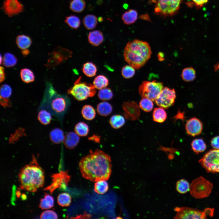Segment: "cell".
<instances>
[{"label": "cell", "instance_id": "4fadbf2b", "mask_svg": "<svg viewBox=\"0 0 219 219\" xmlns=\"http://www.w3.org/2000/svg\"><path fill=\"white\" fill-rule=\"evenodd\" d=\"M2 9L9 17L19 14L24 10L23 5L18 0H5Z\"/></svg>", "mask_w": 219, "mask_h": 219}, {"label": "cell", "instance_id": "f546056e", "mask_svg": "<svg viewBox=\"0 0 219 219\" xmlns=\"http://www.w3.org/2000/svg\"><path fill=\"white\" fill-rule=\"evenodd\" d=\"M85 7V2L84 0H72L69 6L71 10L77 13L82 12Z\"/></svg>", "mask_w": 219, "mask_h": 219}, {"label": "cell", "instance_id": "ac0fdd59", "mask_svg": "<svg viewBox=\"0 0 219 219\" xmlns=\"http://www.w3.org/2000/svg\"><path fill=\"white\" fill-rule=\"evenodd\" d=\"M88 38L89 42L95 46H98L101 44L104 39L102 33L98 30H95L89 32Z\"/></svg>", "mask_w": 219, "mask_h": 219}, {"label": "cell", "instance_id": "ba28073f", "mask_svg": "<svg viewBox=\"0 0 219 219\" xmlns=\"http://www.w3.org/2000/svg\"><path fill=\"white\" fill-rule=\"evenodd\" d=\"M163 88L162 82L156 80L144 81L139 87V93L143 98L149 99L155 101Z\"/></svg>", "mask_w": 219, "mask_h": 219}, {"label": "cell", "instance_id": "7c38bea8", "mask_svg": "<svg viewBox=\"0 0 219 219\" xmlns=\"http://www.w3.org/2000/svg\"><path fill=\"white\" fill-rule=\"evenodd\" d=\"M51 177L52 183L44 189L45 190L49 191L51 194L57 188L65 189L71 179V176L68 174L67 171H61L59 173L52 174Z\"/></svg>", "mask_w": 219, "mask_h": 219}, {"label": "cell", "instance_id": "d6986e66", "mask_svg": "<svg viewBox=\"0 0 219 219\" xmlns=\"http://www.w3.org/2000/svg\"><path fill=\"white\" fill-rule=\"evenodd\" d=\"M137 16V13L136 10L130 9L123 13L121 19L125 24L129 25L133 23L136 21Z\"/></svg>", "mask_w": 219, "mask_h": 219}, {"label": "cell", "instance_id": "8992f818", "mask_svg": "<svg viewBox=\"0 0 219 219\" xmlns=\"http://www.w3.org/2000/svg\"><path fill=\"white\" fill-rule=\"evenodd\" d=\"M213 187L212 184L202 176L193 181L190 187L191 195L197 199L208 197Z\"/></svg>", "mask_w": 219, "mask_h": 219}, {"label": "cell", "instance_id": "c3c4849f", "mask_svg": "<svg viewBox=\"0 0 219 219\" xmlns=\"http://www.w3.org/2000/svg\"><path fill=\"white\" fill-rule=\"evenodd\" d=\"M0 82H2L4 81L5 78V73L4 68L2 66L0 68Z\"/></svg>", "mask_w": 219, "mask_h": 219}, {"label": "cell", "instance_id": "484cf974", "mask_svg": "<svg viewBox=\"0 0 219 219\" xmlns=\"http://www.w3.org/2000/svg\"><path fill=\"white\" fill-rule=\"evenodd\" d=\"M82 70L84 74L89 77L95 76L97 71L96 66L92 62H87L84 64Z\"/></svg>", "mask_w": 219, "mask_h": 219}, {"label": "cell", "instance_id": "7a4b0ae2", "mask_svg": "<svg viewBox=\"0 0 219 219\" xmlns=\"http://www.w3.org/2000/svg\"><path fill=\"white\" fill-rule=\"evenodd\" d=\"M46 88L39 109L47 110L62 123L70 105V100L67 96L58 94L50 83H47Z\"/></svg>", "mask_w": 219, "mask_h": 219}, {"label": "cell", "instance_id": "5b68a950", "mask_svg": "<svg viewBox=\"0 0 219 219\" xmlns=\"http://www.w3.org/2000/svg\"><path fill=\"white\" fill-rule=\"evenodd\" d=\"M82 77L79 76L74 83V85L68 90V93L72 96L78 101L87 99L92 97L96 92L94 86L91 84L82 81Z\"/></svg>", "mask_w": 219, "mask_h": 219}, {"label": "cell", "instance_id": "83f0119b", "mask_svg": "<svg viewBox=\"0 0 219 219\" xmlns=\"http://www.w3.org/2000/svg\"><path fill=\"white\" fill-rule=\"evenodd\" d=\"M125 119L122 115L116 114L113 115L109 120V123L114 129H117L122 127L125 124Z\"/></svg>", "mask_w": 219, "mask_h": 219}, {"label": "cell", "instance_id": "f6af8a7d", "mask_svg": "<svg viewBox=\"0 0 219 219\" xmlns=\"http://www.w3.org/2000/svg\"><path fill=\"white\" fill-rule=\"evenodd\" d=\"M209 0H188L186 2L187 6L190 7H195L200 9L208 2Z\"/></svg>", "mask_w": 219, "mask_h": 219}, {"label": "cell", "instance_id": "5bb4252c", "mask_svg": "<svg viewBox=\"0 0 219 219\" xmlns=\"http://www.w3.org/2000/svg\"><path fill=\"white\" fill-rule=\"evenodd\" d=\"M122 107L126 119L131 120L138 119L140 108L137 102L133 101L124 102Z\"/></svg>", "mask_w": 219, "mask_h": 219}, {"label": "cell", "instance_id": "d590c367", "mask_svg": "<svg viewBox=\"0 0 219 219\" xmlns=\"http://www.w3.org/2000/svg\"><path fill=\"white\" fill-rule=\"evenodd\" d=\"M64 22L70 27L74 29H77L81 24L79 18L75 15H71L66 17Z\"/></svg>", "mask_w": 219, "mask_h": 219}, {"label": "cell", "instance_id": "8d00e7d4", "mask_svg": "<svg viewBox=\"0 0 219 219\" xmlns=\"http://www.w3.org/2000/svg\"><path fill=\"white\" fill-rule=\"evenodd\" d=\"M37 117L39 121L44 125L49 124L52 119L51 113L44 109L40 110L38 113Z\"/></svg>", "mask_w": 219, "mask_h": 219}, {"label": "cell", "instance_id": "e0dca14e", "mask_svg": "<svg viewBox=\"0 0 219 219\" xmlns=\"http://www.w3.org/2000/svg\"><path fill=\"white\" fill-rule=\"evenodd\" d=\"M80 141L78 135L75 133L70 132L66 134L63 141L64 144L68 148H74L78 144Z\"/></svg>", "mask_w": 219, "mask_h": 219}, {"label": "cell", "instance_id": "e575fe53", "mask_svg": "<svg viewBox=\"0 0 219 219\" xmlns=\"http://www.w3.org/2000/svg\"><path fill=\"white\" fill-rule=\"evenodd\" d=\"M58 204L62 207L69 206L71 202V197L70 195L66 193H63L60 194L57 197Z\"/></svg>", "mask_w": 219, "mask_h": 219}, {"label": "cell", "instance_id": "816d5d0a", "mask_svg": "<svg viewBox=\"0 0 219 219\" xmlns=\"http://www.w3.org/2000/svg\"><path fill=\"white\" fill-rule=\"evenodd\" d=\"M214 68L215 71H217L219 69V62L214 66Z\"/></svg>", "mask_w": 219, "mask_h": 219}, {"label": "cell", "instance_id": "f35d334b", "mask_svg": "<svg viewBox=\"0 0 219 219\" xmlns=\"http://www.w3.org/2000/svg\"><path fill=\"white\" fill-rule=\"evenodd\" d=\"M3 64L6 67H11L14 66L17 63V59L12 54L7 53L4 55Z\"/></svg>", "mask_w": 219, "mask_h": 219}, {"label": "cell", "instance_id": "2e32d148", "mask_svg": "<svg viewBox=\"0 0 219 219\" xmlns=\"http://www.w3.org/2000/svg\"><path fill=\"white\" fill-rule=\"evenodd\" d=\"M185 129L188 134L195 136L202 132L203 123L198 119L193 117L187 121L185 125Z\"/></svg>", "mask_w": 219, "mask_h": 219}, {"label": "cell", "instance_id": "277c9868", "mask_svg": "<svg viewBox=\"0 0 219 219\" xmlns=\"http://www.w3.org/2000/svg\"><path fill=\"white\" fill-rule=\"evenodd\" d=\"M151 51L149 43L137 39L129 42L124 50L125 61L135 69L143 66L151 57Z\"/></svg>", "mask_w": 219, "mask_h": 219}, {"label": "cell", "instance_id": "8fae6325", "mask_svg": "<svg viewBox=\"0 0 219 219\" xmlns=\"http://www.w3.org/2000/svg\"><path fill=\"white\" fill-rule=\"evenodd\" d=\"M176 98L175 89L166 87L163 88L155 101L158 106L167 109L174 104Z\"/></svg>", "mask_w": 219, "mask_h": 219}, {"label": "cell", "instance_id": "3957f363", "mask_svg": "<svg viewBox=\"0 0 219 219\" xmlns=\"http://www.w3.org/2000/svg\"><path fill=\"white\" fill-rule=\"evenodd\" d=\"M32 160L24 166L18 175L21 189L30 192H35L43 186L44 180V172L33 155Z\"/></svg>", "mask_w": 219, "mask_h": 219}, {"label": "cell", "instance_id": "ab89813d", "mask_svg": "<svg viewBox=\"0 0 219 219\" xmlns=\"http://www.w3.org/2000/svg\"><path fill=\"white\" fill-rule=\"evenodd\" d=\"M190 185L186 180L182 179L178 180L176 183V189L179 193H185L190 189Z\"/></svg>", "mask_w": 219, "mask_h": 219}, {"label": "cell", "instance_id": "ee69618b", "mask_svg": "<svg viewBox=\"0 0 219 219\" xmlns=\"http://www.w3.org/2000/svg\"><path fill=\"white\" fill-rule=\"evenodd\" d=\"M134 68L130 65H126L123 67L121 70V74L123 76L126 78H132L134 75Z\"/></svg>", "mask_w": 219, "mask_h": 219}, {"label": "cell", "instance_id": "d4e9b609", "mask_svg": "<svg viewBox=\"0 0 219 219\" xmlns=\"http://www.w3.org/2000/svg\"><path fill=\"white\" fill-rule=\"evenodd\" d=\"M54 203L53 197L50 195L45 193L44 198L40 200L39 207L42 210L48 209L52 207Z\"/></svg>", "mask_w": 219, "mask_h": 219}, {"label": "cell", "instance_id": "bcb514c9", "mask_svg": "<svg viewBox=\"0 0 219 219\" xmlns=\"http://www.w3.org/2000/svg\"><path fill=\"white\" fill-rule=\"evenodd\" d=\"M40 219H57V214L54 211L50 210H46L41 214Z\"/></svg>", "mask_w": 219, "mask_h": 219}, {"label": "cell", "instance_id": "ffe728a7", "mask_svg": "<svg viewBox=\"0 0 219 219\" xmlns=\"http://www.w3.org/2000/svg\"><path fill=\"white\" fill-rule=\"evenodd\" d=\"M64 136L63 131L59 128L52 130L50 133L51 141L56 144H60L64 141Z\"/></svg>", "mask_w": 219, "mask_h": 219}, {"label": "cell", "instance_id": "f5cc1de1", "mask_svg": "<svg viewBox=\"0 0 219 219\" xmlns=\"http://www.w3.org/2000/svg\"><path fill=\"white\" fill-rule=\"evenodd\" d=\"M98 20L99 22H102L103 20V19L102 17H99L98 18Z\"/></svg>", "mask_w": 219, "mask_h": 219}, {"label": "cell", "instance_id": "4316f807", "mask_svg": "<svg viewBox=\"0 0 219 219\" xmlns=\"http://www.w3.org/2000/svg\"><path fill=\"white\" fill-rule=\"evenodd\" d=\"M81 113L83 118L89 120L93 119L95 118L96 114L94 108L89 105H86L83 107Z\"/></svg>", "mask_w": 219, "mask_h": 219}, {"label": "cell", "instance_id": "52a82bcc", "mask_svg": "<svg viewBox=\"0 0 219 219\" xmlns=\"http://www.w3.org/2000/svg\"><path fill=\"white\" fill-rule=\"evenodd\" d=\"M177 212L175 219H206L208 216H213L214 209L207 208L202 211L197 209L188 207H176Z\"/></svg>", "mask_w": 219, "mask_h": 219}, {"label": "cell", "instance_id": "1f68e13d", "mask_svg": "<svg viewBox=\"0 0 219 219\" xmlns=\"http://www.w3.org/2000/svg\"><path fill=\"white\" fill-rule=\"evenodd\" d=\"M181 76L185 81L189 82L193 81L196 78V71L192 67H188L184 69Z\"/></svg>", "mask_w": 219, "mask_h": 219}, {"label": "cell", "instance_id": "9c48e42d", "mask_svg": "<svg viewBox=\"0 0 219 219\" xmlns=\"http://www.w3.org/2000/svg\"><path fill=\"white\" fill-rule=\"evenodd\" d=\"M183 0H156L155 12L165 16H172L179 9Z\"/></svg>", "mask_w": 219, "mask_h": 219}, {"label": "cell", "instance_id": "d6a6232c", "mask_svg": "<svg viewBox=\"0 0 219 219\" xmlns=\"http://www.w3.org/2000/svg\"><path fill=\"white\" fill-rule=\"evenodd\" d=\"M20 76L22 80L26 83L33 82L35 79L33 72L28 68L22 69L20 72Z\"/></svg>", "mask_w": 219, "mask_h": 219}, {"label": "cell", "instance_id": "7dc6e473", "mask_svg": "<svg viewBox=\"0 0 219 219\" xmlns=\"http://www.w3.org/2000/svg\"><path fill=\"white\" fill-rule=\"evenodd\" d=\"M210 143L213 148L219 149V136H217L213 138Z\"/></svg>", "mask_w": 219, "mask_h": 219}, {"label": "cell", "instance_id": "836d02e7", "mask_svg": "<svg viewBox=\"0 0 219 219\" xmlns=\"http://www.w3.org/2000/svg\"><path fill=\"white\" fill-rule=\"evenodd\" d=\"M75 132L79 136L85 137L86 136L89 131L88 125L83 122L78 123L75 127Z\"/></svg>", "mask_w": 219, "mask_h": 219}, {"label": "cell", "instance_id": "4dcf8cb0", "mask_svg": "<svg viewBox=\"0 0 219 219\" xmlns=\"http://www.w3.org/2000/svg\"><path fill=\"white\" fill-rule=\"evenodd\" d=\"M191 145L193 151L197 153L204 151L207 148L206 145L203 140L200 138L194 140Z\"/></svg>", "mask_w": 219, "mask_h": 219}, {"label": "cell", "instance_id": "681fc988", "mask_svg": "<svg viewBox=\"0 0 219 219\" xmlns=\"http://www.w3.org/2000/svg\"><path fill=\"white\" fill-rule=\"evenodd\" d=\"M89 139L90 140L94 141L95 142L99 143L100 141V137L98 136L94 135L90 137Z\"/></svg>", "mask_w": 219, "mask_h": 219}, {"label": "cell", "instance_id": "6da1fadb", "mask_svg": "<svg viewBox=\"0 0 219 219\" xmlns=\"http://www.w3.org/2000/svg\"><path fill=\"white\" fill-rule=\"evenodd\" d=\"M110 156L104 151L96 149L80 161L79 167L84 178L92 182L108 179L112 172Z\"/></svg>", "mask_w": 219, "mask_h": 219}, {"label": "cell", "instance_id": "f907efd6", "mask_svg": "<svg viewBox=\"0 0 219 219\" xmlns=\"http://www.w3.org/2000/svg\"><path fill=\"white\" fill-rule=\"evenodd\" d=\"M29 53L30 51L28 49L22 50V53L24 56H26Z\"/></svg>", "mask_w": 219, "mask_h": 219}, {"label": "cell", "instance_id": "30bf717a", "mask_svg": "<svg viewBox=\"0 0 219 219\" xmlns=\"http://www.w3.org/2000/svg\"><path fill=\"white\" fill-rule=\"evenodd\" d=\"M199 162L208 172H219V149L209 151Z\"/></svg>", "mask_w": 219, "mask_h": 219}, {"label": "cell", "instance_id": "603a6c76", "mask_svg": "<svg viewBox=\"0 0 219 219\" xmlns=\"http://www.w3.org/2000/svg\"><path fill=\"white\" fill-rule=\"evenodd\" d=\"M96 109L99 114L103 116H108L111 113L113 110V108L111 104L106 102L99 103Z\"/></svg>", "mask_w": 219, "mask_h": 219}, {"label": "cell", "instance_id": "44dd1931", "mask_svg": "<svg viewBox=\"0 0 219 219\" xmlns=\"http://www.w3.org/2000/svg\"><path fill=\"white\" fill-rule=\"evenodd\" d=\"M16 41L18 47L22 50L28 49L32 43L30 38L24 35L18 36L16 37Z\"/></svg>", "mask_w": 219, "mask_h": 219}, {"label": "cell", "instance_id": "7402d4cb", "mask_svg": "<svg viewBox=\"0 0 219 219\" xmlns=\"http://www.w3.org/2000/svg\"><path fill=\"white\" fill-rule=\"evenodd\" d=\"M152 117L154 121L162 123L166 119L167 114L163 108L161 107L155 108L153 111Z\"/></svg>", "mask_w": 219, "mask_h": 219}, {"label": "cell", "instance_id": "74e56055", "mask_svg": "<svg viewBox=\"0 0 219 219\" xmlns=\"http://www.w3.org/2000/svg\"><path fill=\"white\" fill-rule=\"evenodd\" d=\"M108 188V184L106 180L98 181L94 184V190L98 194H103L105 193Z\"/></svg>", "mask_w": 219, "mask_h": 219}, {"label": "cell", "instance_id": "cb8c5ba5", "mask_svg": "<svg viewBox=\"0 0 219 219\" xmlns=\"http://www.w3.org/2000/svg\"><path fill=\"white\" fill-rule=\"evenodd\" d=\"M98 21L96 16L93 15L89 14L86 15L83 18V23L86 29L91 30L94 29L96 27Z\"/></svg>", "mask_w": 219, "mask_h": 219}, {"label": "cell", "instance_id": "b9f144b4", "mask_svg": "<svg viewBox=\"0 0 219 219\" xmlns=\"http://www.w3.org/2000/svg\"><path fill=\"white\" fill-rule=\"evenodd\" d=\"M152 100L146 98H143L139 102L140 108L146 112H149L153 109L154 104Z\"/></svg>", "mask_w": 219, "mask_h": 219}, {"label": "cell", "instance_id": "7bdbcfd3", "mask_svg": "<svg viewBox=\"0 0 219 219\" xmlns=\"http://www.w3.org/2000/svg\"><path fill=\"white\" fill-rule=\"evenodd\" d=\"M12 93V89L7 84H4L0 87V99H9Z\"/></svg>", "mask_w": 219, "mask_h": 219}, {"label": "cell", "instance_id": "db71d44e", "mask_svg": "<svg viewBox=\"0 0 219 219\" xmlns=\"http://www.w3.org/2000/svg\"><path fill=\"white\" fill-rule=\"evenodd\" d=\"M2 57L1 55H0V64H2Z\"/></svg>", "mask_w": 219, "mask_h": 219}, {"label": "cell", "instance_id": "60d3db41", "mask_svg": "<svg viewBox=\"0 0 219 219\" xmlns=\"http://www.w3.org/2000/svg\"><path fill=\"white\" fill-rule=\"evenodd\" d=\"M113 96V92L109 88L101 89L98 93V97L101 100L106 101L111 99Z\"/></svg>", "mask_w": 219, "mask_h": 219}, {"label": "cell", "instance_id": "f1b7e54d", "mask_svg": "<svg viewBox=\"0 0 219 219\" xmlns=\"http://www.w3.org/2000/svg\"><path fill=\"white\" fill-rule=\"evenodd\" d=\"M109 83L108 78L103 75H99L96 76L93 81V85L95 88L99 90L106 88Z\"/></svg>", "mask_w": 219, "mask_h": 219}, {"label": "cell", "instance_id": "9a60e30c", "mask_svg": "<svg viewBox=\"0 0 219 219\" xmlns=\"http://www.w3.org/2000/svg\"><path fill=\"white\" fill-rule=\"evenodd\" d=\"M72 54L71 51L67 49L62 48H57L51 53L47 66L51 67L59 64L70 57Z\"/></svg>", "mask_w": 219, "mask_h": 219}]
</instances>
